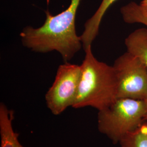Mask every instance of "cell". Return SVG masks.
I'll use <instances>...</instances> for the list:
<instances>
[{
	"mask_svg": "<svg viewBox=\"0 0 147 147\" xmlns=\"http://www.w3.org/2000/svg\"><path fill=\"white\" fill-rule=\"evenodd\" d=\"M81 0H71L65 11L53 16L45 11L46 19L42 26L23 28L20 36L25 47L39 53L56 51L64 62H68L83 47L75 27V19Z\"/></svg>",
	"mask_w": 147,
	"mask_h": 147,
	"instance_id": "6da1fadb",
	"label": "cell"
},
{
	"mask_svg": "<svg viewBox=\"0 0 147 147\" xmlns=\"http://www.w3.org/2000/svg\"><path fill=\"white\" fill-rule=\"evenodd\" d=\"M14 113L3 102L0 104V147H25L19 141V134L14 131L12 123Z\"/></svg>",
	"mask_w": 147,
	"mask_h": 147,
	"instance_id": "8992f818",
	"label": "cell"
},
{
	"mask_svg": "<svg viewBox=\"0 0 147 147\" xmlns=\"http://www.w3.org/2000/svg\"><path fill=\"white\" fill-rule=\"evenodd\" d=\"M81 65V76L73 105L74 109L92 107L99 111L112 105L117 99L118 80L113 66L95 57L91 46L84 50Z\"/></svg>",
	"mask_w": 147,
	"mask_h": 147,
	"instance_id": "7a4b0ae2",
	"label": "cell"
},
{
	"mask_svg": "<svg viewBox=\"0 0 147 147\" xmlns=\"http://www.w3.org/2000/svg\"><path fill=\"white\" fill-rule=\"evenodd\" d=\"M119 144L121 147H147V121L135 131L127 134Z\"/></svg>",
	"mask_w": 147,
	"mask_h": 147,
	"instance_id": "9c48e42d",
	"label": "cell"
},
{
	"mask_svg": "<svg viewBox=\"0 0 147 147\" xmlns=\"http://www.w3.org/2000/svg\"><path fill=\"white\" fill-rule=\"evenodd\" d=\"M116 1L102 0L99 7L93 16L84 24V31L80 36L84 50L92 45V43L99 33L100 24L105 13Z\"/></svg>",
	"mask_w": 147,
	"mask_h": 147,
	"instance_id": "52a82bcc",
	"label": "cell"
},
{
	"mask_svg": "<svg viewBox=\"0 0 147 147\" xmlns=\"http://www.w3.org/2000/svg\"><path fill=\"white\" fill-rule=\"evenodd\" d=\"M127 52L138 58L147 68V27L138 28L125 39Z\"/></svg>",
	"mask_w": 147,
	"mask_h": 147,
	"instance_id": "ba28073f",
	"label": "cell"
},
{
	"mask_svg": "<svg viewBox=\"0 0 147 147\" xmlns=\"http://www.w3.org/2000/svg\"><path fill=\"white\" fill-rule=\"evenodd\" d=\"M81 76V65L68 62L59 66L54 82L45 96L47 108L53 115H59L73 106Z\"/></svg>",
	"mask_w": 147,
	"mask_h": 147,
	"instance_id": "5b68a950",
	"label": "cell"
},
{
	"mask_svg": "<svg viewBox=\"0 0 147 147\" xmlns=\"http://www.w3.org/2000/svg\"><path fill=\"white\" fill-rule=\"evenodd\" d=\"M113 67L118 80L117 98L147 99V68L138 58L126 51Z\"/></svg>",
	"mask_w": 147,
	"mask_h": 147,
	"instance_id": "277c9868",
	"label": "cell"
},
{
	"mask_svg": "<svg viewBox=\"0 0 147 147\" xmlns=\"http://www.w3.org/2000/svg\"><path fill=\"white\" fill-rule=\"evenodd\" d=\"M145 104H146V115L145 117V121H147V98L144 100Z\"/></svg>",
	"mask_w": 147,
	"mask_h": 147,
	"instance_id": "7c38bea8",
	"label": "cell"
},
{
	"mask_svg": "<svg viewBox=\"0 0 147 147\" xmlns=\"http://www.w3.org/2000/svg\"><path fill=\"white\" fill-rule=\"evenodd\" d=\"M139 5L142 11L147 16V0H142Z\"/></svg>",
	"mask_w": 147,
	"mask_h": 147,
	"instance_id": "8fae6325",
	"label": "cell"
},
{
	"mask_svg": "<svg viewBox=\"0 0 147 147\" xmlns=\"http://www.w3.org/2000/svg\"><path fill=\"white\" fill-rule=\"evenodd\" d=\"M123 20L126 23L132 24L140 23L147 27V16L145 14L135 2H131L121 8Z\"/></svg>",
	"mask_w": 147,
	"mask_h": 147,
	"instance_id": "30bf717a",
	"label": "cell"
},
{
	"mask_svg": "<svg viewBox=\"0 0 147 147\" xmlns=\"http://www.w3.org/2000/svg\"><path fill=\"white\" fill-rule=\"evenodd\" d=\"M146 115L144 100L117 98L109 107L98 111V129L113 144H118L142 125Z\"/></svg>",
	"mask_w": 147,
	"mask_h": 147,
	"instance_id": "3957f363",
	"label": "cell"
}]
</instances>
